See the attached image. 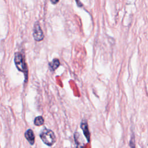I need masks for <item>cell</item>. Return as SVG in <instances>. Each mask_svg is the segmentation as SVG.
Wrapping results in <instances>:
<instances>
[{
    "label": "cell",
    "instance_id": "6da1fadb",
    "mask_svg": "<svg viewBox=\"0 0 148 148\" xmlns=\"http://www.w3.org/2000/svg\"><path fill=\"white\" fill-rule=\"evenodd\" d=\"M40 138L46 145L52 146L56 141V137L54 132L47 128H44L40 133Z\"/></svg>",
    "mask_w": 148,
    "mask_h": 148
},
{
    "label": "cell",
    "instance_id": "7a4b0ae2",
    "mask_svg": "<svg viewBox=\"0 0 148 148\" xmlns=\"http://www.w3.org/2000/svg\"><path fill=\"white\" fill-rule=\"evenodd\" d=\"M14 64L17 69L20 72L24 73L25 82H26L27 75H28V69H27V66L25 62L23 55L19 52H16L14 54Z\"/></svg>",
    "mask_w": 148,
    "mask_h": 148
},
{
    "label": "cell",
    "instance_id": "3957f363",
    "mask_svg": "<svg viewBox=\"0 0 148 148\" xmlns=\"http://www.w3.org/2000/svg\"><path fill=\"white\" fill-rule=\"evenodd\" d=\"M33 37L37 42L41 41L44 38L43 32L38 23H36L33 28Z\"/></svg>",
    "mask_w": 148,
    "mask_h": 148
},
{
    "label": "cell",
    "instance_id": "277c9868",
    "mask_svg": "<svg viewBox=\"0 0 148 148\" xmlns=\"http://www.w3.org/2000/svg\"><path fill=\"white\" fill-rule=\"evenodd\" d=\"M80 128L83 130V134L85 136L88 142L90 141V133L88 129V125L87 123V121L86 119H83L82 120L80 123Z\"/></svg>",
    "mask_w": 148,
    "mask_h": 148
},
{
    "label": "cell",
    "instance_id": "5b68a950",
    "mask_svg": "<svg viewBox=\"0 0 148 148\" xmlns=\"http://www.w3.org/2000/svg\"><path fill=\"white\" fill-rule=\"evenodd\" d=\"M25 137L31 145H33L35 143V135L31 129H28L25 132Z\"/></svg>",
    "mask_w": 148,
    "mask_h": 148
},
{
    "label": "cell",
    "instance_id": "8992f818",
    "mask_svg": "<svg viewBox=\"0 0 148 148\" xmlns=\"http://www.w3.org/2000/svg\"><path fill=\"white\" fill-rule=\"evenodd\" d=\"M60 62L58 59L55 58L51 62H49V66L50 71H54L56 69L58 68V67L60 66Z\"/></svg>",
    "mask_w": 148,
    "mask_h": 148
},
{
    "label": "cell",
    "instance_id": "52a82bcc",
    "mask_svg": "<svg viewBox=\"0 0 148 148\" xmlns=\"http://www.w3.org/2000/svg\"><path fill=\"white\" fill-rule=\"evenodd\" d=\"M44 119L42 116H38L34 120V124L36 126H40L44 124Z\"/></svg>",
    "mask_w": 148,
    "mask_h": 148
},
{
    "label": "cell",
    "instance_id": "ba28073f",
    "mask_svg": "<svg viewBox=\"0 0 148 148\" xmlns=\"http://www.w3.org/2000/svg\"><path fill=\"white\" fill-rule=\"evenodd\" d=\"M130 146L131 148H136L135 147V137H134V135L133 133L131 135V139H130Z\"/></svg>",
    "mask_w": 148,
    "mask_h": 148
},
{
    "label": "cell",
    "instance_id": "9c48e42d",
    "mask_svg": "<svg viewBox=\"0 0 148 148\" xmlns=\"http://www.w3.org/2000/svg\"><path fill=\"white\" fill-rule=\"evenodd\" d=\"M50 1H51L52 4L56 5V4H57L59 2V0H50Z\"/></svg>",
    "mask_w": 148,
    "mask_h": 148
},
{
    "label": "cell",
    "instance_id": "30bf717a",
    "mask_svg": "<svg viewBox=\"0 0 148 148\" xmlns=\"http://www.w3.org/2000/svg\"><path fill=\"white\" fill-rule=\"evenodd\" d=\"M76 1V2L77 3V5L79 6H82V3L80 2L79 0H75Z\"/></svg>",
    "mask_w": 148,
    "mask_h": 148
}]
</instances>
